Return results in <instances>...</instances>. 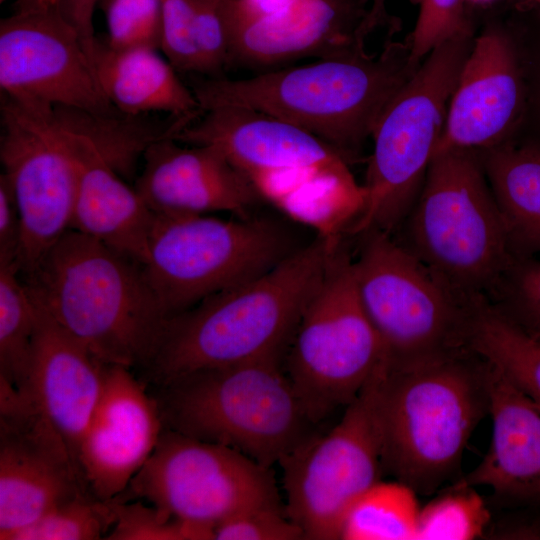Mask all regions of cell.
Returning <instances> with one entry per match:
<instances>
[{"label": "cell", "instance_id": "cell-1", "mask_svg": "<svg viewBox=\"0 0 540 540\" xmlns=\"http://www.w3.org/2000/svg\"><path fill=\"white\" fill-rule=\"evenodd\" d=\"M339 242L316 235L266 273L168 318L140 380L154 389L202 369L283 358Z\"/></svg>", "mask_w": 540, "mask_h": 540}, {"label": "cell", "instance_id": "cell-2", "mask_svg": "<svg viewBox=\"0 0 540 540\" xmlns=\"http://www.w3.org/2000/svg\"><path fill=\"white\" fill-rule=\"evenodd\" d=\"M420 64L406 37L388 40L379 52L363 50L243 79L213 77L191 89L202 111L240 107L282 119L319 137L350 164Z\"/></svg>", "mask_w": 540, "mask_h": 540}, {"label": "cell", "instance_id": "cell-3", "mask_svg": "<svg viewBox=\"0 0 540 540\" xmlns=\"http://www.w3.org/2000/svg\"><path fill=\"white\" fill-rule=\"evenodd\" d=\"M36 305L99 361L140 369L167 320L143 264L70 229L27 275Z\"/></svg>", "mask_w": 540, "mask_h": 540}, {"label": "cell", "instance_id": "cell-4", "mask_svg": "<svg viewBox=\"0 0 540 540\" xmlns=\"http://www.w3.org/2000/svg\"><path fill=\"white\" fill-rule=\"evenodd\" d=\"M383 469L416 493L453 476L489 413L488 363L470 348L389 368L382 392Z\"/></svg>", "mask_w": 540, "mask_h": 540}, {"label": "cell", "instance_id": "cell-5", "mask_svg": "<svg viewBox=\"0 0 540 540\" xmlns=\"http://www.w3.org/2000/svg\"><path fill=\"white\" fill-rule=\"evenodd\" d=\"M152 390L164 428L233 448L268 468L316 426L281 357L194 371Z\"/></svg>", "mask_w": 540, "mask_h": 540}, {"label": "cell", "instance_id": "cell-6", "mask_svg": "<svg viewBox=\"0 0 540 540\" xmlns=\"http://www.w3.org/2000/svg\"><path fill=\"white\" fill-rule=\"evenodd\" d=\"M399 230L396 239L468 299H489L515 256L475 149L434 155Z\"/></svg>", "mask_w": 540, "mask_h": 540}, {"label": "cell", "instance_id": "cell-7", "mask_svg": "<svg viewBox=\"0 0 540 540\" xmlns=\"http://www.w3.org/2000/svg\"><path fill=\"white\" fill-rule=\"evenodd\" d=\"M300 228L263 213L155 214L144 273L168 319L277 266L311 241Z\"/></svg>", "mask_w": 540, "mask_h": 540}, {"label": "cell", "instance_id": "cell-8", "mask_svg": "<svg viewBox=\"0 0 540 540\" xmlns=\"http://www.w3.org/2000/svg\"><path fill=\"white\" fill-rule=\"evenodd\" d=\"M475 36L463 33L435 47L385 107L371 135L365 206L347 235L399 230L422 189Z\"/></svg>", "mask_w": 540, "mask_h": 540}, {"label": "cell", "instance_id": "cell-9", "mask_svg": "<svg viewBox=\"0 0 540 540\" xmlns=\"http://www.w3.org/2000/svg\"><path fill=\"white\" fill-rule=\"evenodd\" d=\"M387 361L361 302L353 258L342 239L307 301L282 358L283 369L315 425L359 394Z\"/></svg>", "mask_w": 540, "mask_h": 540}, {"label": "cell", "instance_id": "cell-10", "mask_svg": "<svg viewBox=\"0 0 540 540\" xmlns=\"http://www.w3.org/2000/svg\"><path fill=\"white\" fill-rule=\"evenodd\" d=\"M358 293L389 368L467 349L472 299L456 292L394 235H360Z\"/></svg>", "mask_w": 540, "mask_h": 540}, {"label": "cell", "instance_id": "cell-11", "mask_svg": "<svg viewBox=\"0 0 540 540\" xmlns=\"http://www.w3.org/2000/svg\"><path fill=\"white\" fill-rule=\"evenodd\" d=\"M383 362L325 434H313L280 461L288 517L305 539H340L353 503L383 469Z\"/></svg>", "mask_w": 540, "mask_h": 540}, {"label": "cell", "instance_id": "cell-12", "mask_svg": "<svg viewBox=\"0 0 540 540\" xmlns=\"http://www.w3.org/2000/svg\"><path fill=\"white\" fill-rule=\"evenodd\" d=\"M128 487L165 514L212 533L244 510L280 506L270 468L233 448L166 428Z\"/></svg>", "mask_w": 540, "mask_h": 540}, {"label": "cell", "instance_id": "cell-13", "mask_svg": "<svg viewBox=\"0 0 540 540\" xmlns=\"http://www.w3.org/2000/svg\"><path fill=\"white\" fill-rule=\"evenodd\" d=\"M0 88L1 96L34 109L117 111L103 94L93 61L57 0L16 10L1 20Z\"/></svg>", "mask_w": 540, "mask_h": 540}, {"label": "cell", "instance_id": "cell-14", "mask_svg": "<svg viewBox=\"0 0 540 540\" xmlns=\"http://www.w3.org/2000/svg\"><path fill=\"white\" fill-rule=\"evenodd\" d=\"M51 111L1 96V175L22 223L16 262L20 276L29 274L72 224L75 173Z\"/></svg>", "mask_w": 540, "mask_h": 540}, {"label": "cell", "instance_id": "cell-15", "mask_svg": "<svg viewBox=\"0 0 540 540\" xmlns=\"http://www.w3.org/2000/svg\"><path fill=\"white\" fill-rule=\"evenodd\" d=\"M88 492L68 445L29 392L0 379V540Z\"/></svg>", "mask_w": 540, "mask_h": 540}, {"label": "cell", "instance_id": "cell-16", "mask_svg": "<svg viewBox=\"0 0 540 540\" xmlns=\"http://www.w3.org/2000/svg\"><path fill=\"white\" fill-rule=\"evenodd\" d=\"M525 108V79L515 33L505 25L489 23L475 36L464 62L435 154L458 148L486 150L513 141Z\"/></svg>", "mask_w": 540, "mask_h": 540}, {"label": "cell", "instance_id": "cell-17", "mask_svg": "<svg viewBox=\"0 0 540 540\" xmlns=\"http://www.w3.org/2000/svg\"><path fill=\"white\" fill-rule=\"evenodd\" d=\"M385 20L384 0H292L285 7L228 28L230 62L271 66L366 50Z\"/></svg>", "mask_w": 540, "mask_h": 540}, {"label": "cell", "instance_id": "cell-18", "mask_svg": "<svg viewBox=\"0 0 540 540\" xmlns=\"http://www.w3.org/2000/svg\"><path fill=\"white\" fill-rule=\"evenodd\" d=\"M163 429L154 397L132 369L107 364L102 394L78 454L91 493L101 500L121 494L148 460Z\"/></svg>", "mask_w": 540, "mask_h": 540}, {"label": "cell", "instance_id": "cell-19", "mask_svg": "<svg viewBox=\"0 0 540 540\" xmlns=\"http://www.w3.org/2000/svg\"><path fill=\"white\" fill-rule=\"evenodd\" d=\"M185 145L163 139L142 158L135 189L153 213L226 212L240 218L262 213L265 201L222 152L210 145Z\"/></svg>", "mask_w": 540, "mask_h": 540}, {"label": "cell", "instance_id": "cell-20", "mask_svg": "<svg viewBox=\"0 0 540 540\" xmlns=\"http://www.w3.org/2000/svg\"><path fill=\"white\" fill-rule=\"evenodd\" d=\"M182 144L217 148L247 177L281 168L349 169V163L328 143L282 119L240 107H219L203 113L179 132Z\"/></svg>", "mask_w": 540, "mask_h": 540}, {"label": "cell", "instance_id": "cell-21", "mask_svg": "<svg viewBox=\"0 0 540 540\" xmlns=\"http://www.w3.org/2000/svg\"><path fill=\"white\" fill-rule=\"evenodd\" d=\"M38 312L28 392L79 465L80 445L100 400L107 364L39 307Z\"/></svg>", "mask_w": 540, "mask_h": 540}, {"label": "cell", "instance_id": "cell-22", "mask_svg": "<svg viewBox=\"0 0 540 540\" xmlns=\"http://www.w3.org/2000/svg\"><path fill=\"white\" fill-rule=\"evenodd\" d=\"M488 394L489 448L454 485L486 486L504 501L540 505V405L489 363Z\"/></svg>", "mask_w": 540, "mask_h": 540}, {"label": "cell", "instance_id": "cell-23", "mask_svg": "<svg viewBox=\"0 0 540 540\" xmlns=\"http://www.w3.org/2000/svg\"><path fill=\"white\" fill-rule=\"evenodd\" d=\"M59 130L76 180L71 229L144 264L155 214L89 139Z\"/></svg>", "mask_w": 540, "mask_h": 540}, {"label": "cell", "instance_id": "cell-24", "mask_svg": "<svg viewBox=\"0 0 540 540\" xmlns=\"http://www.w3.org/2000/svg\"><path fill=\"white\" fill-rule=\"evenodd\" d=\"M93 62L103 94L122 113L176 117L203 113L192 89L155 48L116 49L97 40Z\"/></svg>", "mask_w": 540, "mask_h": 540}, {"label": "cell", "instance_id": "cell-25", "mask_svg": "<svg viewBox=\"0 0 540 540\" xmlns=\"http://www.w3.org/2000/svg\"><path fill=\"white\" fill-rule=\"evenodd\" d=\"M514 255L540 253V146L513 140L479 150Z\"/></svg>", "mask_w": 540, "mask_h": 540}, {"label": "cell", "instance_id": "cell-26", "mask_svg": "<svg viewBox=\"0 0 540 540\" xmlns=\"http://www.w3.org/2000/svg\"><path fill=\"white\" fill-rule=\"evenodd\" d=\"M51 115L59 128L89 139L104 160L124 179L135 173L140 158L151 145L163 139H175L198 118L129 115L118 110L94 113L68 107H54Z\"/></svg>", "mask_w": 540, "mask_h": 540}, {"label": "cell", "instance_id": "cell-27", "mask_svg": "<svg viewBox=\"0 0 540 540\" xmlns=\"http://www.w3.org/2000/svg\"><path fill=\"white\" fill-rule=\"evenodd\" d=\"M468 347L540 405V338L486 297L472 301Z\"/></svg>", "mask_w": 540, "mask_h": 540}, {"label": "cell", "instance_id": "cell-28", "mask_svg": "<svg viewBox=\"0 0 540 540\" xmlns=\"http://www.w3.org/2000/svg\"><path fill=\"white\" fill-rule=\"evenodd\" d=\"M38 307L16 263L0 262V379L28 391Z\"/></svg>", "mask_w": 540, "mask_h": 540}, {"label": "cell", "instance_id": "cell-29", "mask_svg": "<svg viewBox=\"0 0 540 540\" xmlns=\"http://www.w3.org/2000/svg\"><path fill=\"white\" fill-rule=\"evenodd\" d=\"M420 509L416 492L410 486L379 480L350 507L340 539H416Z\"/></svg>", "mask_w": 540, "mask_h": 540}, {"label": "cell", "instance_id": "cell-30", "mask_svg": "<svg viewBox=\"0 0 540 540\" xmlns=\"http://www.w3.org/2000/svg\"><path fill=\"white\" fill-rule=\"evenodd\" d=\"M115 521L113 499L91 492L68 499L6 540H96L107 536Z\"/></svg>", "mask_w": 540, "mask_h": 540}, {"label": "cell", "instance_id": "cell-31", "mask_svg": "<svg viewBox=\"0 0 540 540\" xmlns=\"http://www.w3.org/2000/svg\"><path fill=\"white\" fill-rule=\"evenodd\" d=\"M486 504L472 487L456 486L420 509L416 540H467L484 534Z\"/></svg>", "mask_w": 540, "mask_h": 540}, {"label": "cell", "instance_id": "cell-32", "mask_svg": "<svg viewBox=\"0 0 540 540\" xmlns=\"http://www.w3.org/2000/svg\"><path fill=\"white\" fill-rule=\"evenodd\" d=\"M489 300L540 338V260L515 255Z\"/></svg>", "mask_w": 540, "mask_h": 540}, {"label": "cell", "instance_id": "cell-33", "mask_svg": "<svg viewBox=\"0 0 540 540\" xmlns=\"http://www.w3.org/2000/svg\"><path fill=\"white\" fill-rule=\"evenodd\" d=\"M114 524L105 537L109 540H200L214 539L209 530L188 524L141 501L113 499Z\"/></svg>", "mask_w": 540, "mask_h": 540}, {"label": "cell", "instance_id": "cell-34", "mask_svg": "<svg viewBox=\"0 0 540 540\" xmlns=\"http://www.w3.org/2000/svg\"><path fill=\"white\" fill-rule=\"evenodd\" d=\"M107 43L116 49H160L162 7L160 0H105Z\"/></svg>", "mask_w": 540, "mask_h": 540}, {"label": "cell", "instance_id": "cell-35", "mask_svg": "<svg viewBox=\"0 0 540 540\" xmlns=\"http://www.w3.org/2000/svg\"><path fill=\"white\" fill-rule=\"evenodd\" d=\"M466 0H421L413 31L407 36L415 62L441 43L463 33L475 32Z\"/></svg>", "mask_w": 540, "mask_h": 540}, {"label": "cell", "instance_id": "cell-36", "mask_svg": "<svg viewBox=\"0 0 540 540\" xmlns=\"http://www.w3.org/2000/svg\"><path fill=\"white\" fill-rule=\"evenodd\" d=\"M160 1L162 7L160 49L176 71L199 73L193 0Z\"/></svg>", "mask_w": 540, "mask_h": 540}, {"label": "cell", "instance_id": "cell-37", "mask_svg": "<svg viewBox=\"0 0 540 540\" xmlns=\"http://www.w3.org/2000/svg\"><path fill=\"white\" fill-rule=\"evenodd\" d=\"M285 514L281 506H259L244 510L217 525L213 531L214 539H305L303 531Z\"/></svg>", "mask_w": 540, "mask_h": 540}, {"label": "cell", "instance_id": "cell-38", "mask_svg": "<svg viewBox=\"0 0 540 540\" xmlns=\"http://www.w3.org/2000/svg\"><path fill=\"white\" fill-rule=\"evenodd\" d=\"M193 7L199 73L218 75L230 63L225 21L216 0H193Z\"/></svg>", "mask_w": 540, "mask_h": 540}, {"label": "cell", "instance_id": "cell-39", "mask_svg": "<svg viewBox=\"0 0 540 540\" xmlns=\"http://www.w3.org/2000/svg\"><path fill=\"white\" fill-rule=\"evenodd\" d=\"M513 31L520 51L526 87L524 118L514 140L528 141L540 146V29Z\"/></svg>", "mask_w": 540, "mask_h": 540}, {"label": "cell", "instance_id": "cell-40", "mask_svg": "<svg viewBox=\"0 0 540 540\" xmlns=\"http://www.w3.org/2000/svg\"><path fill=\"white\" fill-rule=\"evenodd\" d=\"M21 241L20 213L8 183L0 175V262L16 263Z\"/></svg>", "mask_w": 540, "mask_h": 540}, {"label": "cell", "instance_id": "cell-41", "mask_svg": "<svg viewBox=\"0 0 540 540\" xmlns=\"http://www.w3.org/2000/svg\"><path fill=\"white\" fill-rule=\"evenodd\" d=\"M57 1L64 15L79 33L82 42L93 61L98 40L94 33L93 16L95 7L100 0Z\"/></svg>", "mask_w": 540, "mask_h": 540}, {"label": "cell", "instance_id": "cell-42", "mask_svg": "<svg viewBox=\"0 0 540 540\" xmlns=\"http://www.w3.org/2000/svg\"><path fill=\"white\" fill-rule=\"evenodd\" d=\"M503 535L517 539H540V519L518 526Z\"/></svg>", "mask_w": 540, "mask_h": 540}, {"label": "cell", "instance_id": "cell-43", "mask_svg": "<svg viewBox=\"0 0 540 540\" xmlns=\"http://www.w3.org/2000/svg\"><path fill=\"white\" fill-rule=\"evenodd\" d=\"M48 1L50 0H17L16 6H17V10L26 9V8H30L36 5H40Z\"/></svg>", "mask_w": 540, "mask_h": 540}, {"label": "cell", "instance_id": "cell-44", "mask_svg": "<svg viewBox=\"0 0 540 540\" xmlns=\"http://www.w3.org/2000/svg\"><path fill=\"white\" fill-rule=\"evenodd\" d=\"M466 1L471 2V3L479 4V3H487V2H490V1H493V0H466Z\"/></svg>", "mask_w": 540, "mask_h": 540}, {"label": "cell", "instance_id": "cell-45", "mask_svg": "<svg viewBox=\"0 0 540 540\" xmlns=\"http://www.w3.org/2000/svg\"><path fill=\"white\" fill-rule=\"evenodd\" d=\"M410 1H411L412 3H414V4H418V5H419V3H420L421 0H410Z\"/></svg>", "mask_w": 540, "mask_h": 540}, {"label": "cell", "instance_id": "cell-46", "mask_svg": "<svg viewBox=\"0 0 540 540\" xmlns=\"http://www.w3.org/2000/svg\"><path fill=\"white\" fill-rule=\"evenodd\" d=\"M532 1L535 2L540 8V0H532Z\"/></svg>", "mask_w": 540, "mask_h": 540}, {"label": "cell", "instance_id": "cell-47", "mask_svg": "<svg viewBox=\"0 0 540 540\" xmlns=\"http://www.w3.org/2000/svg\"><path fill=\"white\" fill-rule=\"evenodd\" d=\"M5 0H0V2H4Z\"/></svg>", "mask_w": 540, "mask_h": 540}]
</instances>
